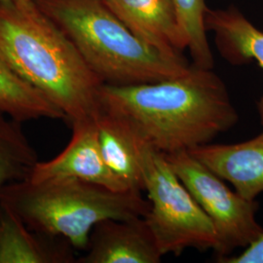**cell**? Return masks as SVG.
Instances as JSON below:
<instances>
[{"mask_svg": "<svg viewBox=\"0 0 263 263\" xmlns=\"http://www.w3.org/2000/svg\"><path fill=\"white\" fill-rule=\"evenodd\" d=\"M207 30H212L222 56L239 64L255 60L263 69V31L235 9L211 10L205 17ZM263 124V96L257 104Z\"/></svg>", "mask_w": 263, "mask_h": 263, "instance_id": "obj_13", "label": "cell"}, {"mask_svg": "<svg viewBox=\"0 0 263 263\" xmlns=\"http://www.w3.org/2000/svg\"><path fill=\"white\" fill-rule=\"evenodd\" d=\"M101 110L120 117L141 141L165 155L210 143L238 113L220 77L190 65L180 76L143 84H104Z\"/></svg>", "mask_w": 263, "mask_h": 263, "instance_id": "obj_1", "label": "cell"}, {"mask_svg": "<svg viewBox=\"0 0 263 263\" xmlns=\"http://www.w3.org/2000/svg\"><path fill=\"white\" fill-rule=\"evenodd\" d=\"M16 1H23V0H0V4L9 3V2H16Z\"/></svg>", "mask_w": 263, "mask_h": 263, "instance_id": "obj_18", "label": "cell"}, {"mask_svg": "<svg viewBox=\"0 0 263 263\" xmlns=\"http://www.w3.org/2000/svg\"><path fill=\"white\" fill-rule=\"evenodd\" d=\"M243 197L254 200L263 192V132L250 141L207 143L187 151Z\"/></svg>", "mask_w": 263, "mask_h": 263, "instance_id": "obj_10", "label": "cell"}, {"mask_svg": "<svg viewBox=\"0 0 263 263\" xmlns=\"http://www.w3.org/2000/svg\"><path fill=\"white\" fill-rule=\"evenodd\" d=\"M0 58L71 124L101 112L104 83L35 0L0 4Z\"/></svg>", "mask_w": 263, "mask_h": 263, "instance_id": "obj_2", "label": "cell"}, {"mask_svg": "<svg viewBox=\"0 0 263 263\" xmlns=\"http://www.w3.org/2000/svg\"><path fill=\"white\" fill-rule=\"evenodd\" d=\"M179 23L186 35L193 65L213 69L214 57L207 37L205 0H174Z\"/></svg>", "mask_w": 263, "mask_h": 263, "instance_id": "obj_16", "label": "cell"}, {"mask_svg": "<svg viewBox=\"0 0 263 263\" xmlns=\"http://www.w3.org/2000/svg\"><path fill=\"white\" fill-rule=\"evenodd\" d=\"M72 138L66 148L47 162H38L28 180L76 179L117 192L130 191L108 168L101 151L96 120L71 124Z\"/></svg>", "mask_w": 263, "mask_h": 263, "instance_id": "obj_7", "label": "cell"}, {"mask_svg": "<svg viewBox=\"0 0 263 263\" xmlns=\"http://www.w3.org/2000/svg\"><path fill=\"white\" fill-rule=\"evenodd\" d=\"M222 263H263V233L253 243L245 248L244 252L238 255L219 258Z\"/></svg>", "mask_w": 263, "mask_h": 263, "instance_id": "obj_17", "label": "cell"}, {"mask_svg": "<svg viewBox=\"0 0 263 263\" xmlns=\"http://www.w3.org/2000/svg\"><path fill=\"white\" fill-rule=\"evenodd\" d=\"M134 34L170 56L188 48L174 0H104Z\"/></svg>", "mask_w": 263, "mask_h": 263, "instance_id": "obj_9", "label": "cell"}, {"mask_svg": "<svg viewBox=\"0 0 263 263\" xmlns=\"http://www.w3.org/2000/svg\"><path fill=\"white\" fill-rule=\"evenodd\" d=\"M104 161L128 190L144 191L141 164V140L122 119L101 110L96 118Z\"/></svg>", "mask_w": 263, "mask_h": 263, "instance_id": "obj_12", "label": "cell"}, {"mask_svg": "<svg viewBox=\"0 0 263 263\" xmlns=\"http://www.w3.org/2000/svg\"><path fill=\"white\" fill-rule=\"evenodd\" d=\"M216 229L218 259L233 250L246 248L263 233L255 217L257 203L241 196L188 151L165 155Z\"/></svg>", "mask_w": 263, "mask_h": 263, "instance_id": "obj_6", "label": "cell"}, {"mask_svg": "<svg viewBox=\"0 0 263 263\" xmlns=\"http://www.w3.org/2000/svg\"><path fill=\"white\" fill-rule=\"evenodd\" d=\"M141 164L151 211L144 216L163 255L214 250L215 226L171 167L165 154L141 141Z\"/></svg>", "mask_w": 263, "mask_h": 263, "instance_id": "obj_5", "label": "cell"}, {"mask_svg": "<svg viewBox=\"0 0 263 263\" xmlns=\"http://www.w3.org/2000/svg\"><path fill=\"white\" fill-rule=\"evenodd\" d=\"M38 156L22 128V123L0 115V190L28 179Z\"/></svg>", "mask_w": 263, "mask_h": 263, "instance_id": "obj_15", "label": "cell"}, {"mask_svg": "<svg viewBox=\"0 0 263 263\" xmlns=\"http://www.w3.org/2000/svg\"><path fill=\"white\" fill-rule=\"evenodd\" d=\"M0 115L18 122L66 119L64 112L23 80L0 58Z\"/></svg>", "mask_w": 263, "mask_h": 263, "instance_id": "obj_14", "label": "cell"}, {"mask_svg": "<svg viewBox=\"0 0 263 263\" xmlns=\"http://www.w3.org/2000/svg\"><path fill=\"white\" fill-rule=\"evenodd\" d=\"M71 248L63 238L30 229L12 209L0 203V263L76 262Z\"/></svg>", "mask_w": 263, "mask_h": 263, "instance_id": "obj_11", "label": "cell"}, {"mask_svg": "<svg viewBox=\"0 0 263 263\" xmlns=\"http://www.w3.org/2000/svg\"><path fill=\"white\" fill-rule=\"evenodd\" d=\"M0 203L30 229L85 251L99 222L144 217L151 207L141 192H117L76 179L15 181L0 190Z\"/></svg>", "mask_w": 263, "mask_h": 263, "instance_id": "obj_4", "label": "cell"}, {"mask_svg": "<svg viewBox=\"0 0 263 263\" xmlns=\"http://www.w3.org/2000/svg\"><path fill=\"white\" fill-rule=\"evenodd\" d=\"M79 263H159L163 256L144 217L95 226Z\"/></svg>", "mask_w": 263, "mask_h": 263, "instance_id": "obj_8", "label": "cell"}, {"mask_svg": "<svg viewBox=\"0 0 263 263\" xmlns=\"http://www.w3.org/2000/svg\"><path fill=\"white\" fill-rule=\"evenodd\" d=\"M66 33L104 84L158 82L184 73L183 56H170L134 34L104 0H35Z\"/></svg>", "mask_w": 263, "mask_h": 263, "instance_id": "obj_3", "label": "cell"}]
</instances>
